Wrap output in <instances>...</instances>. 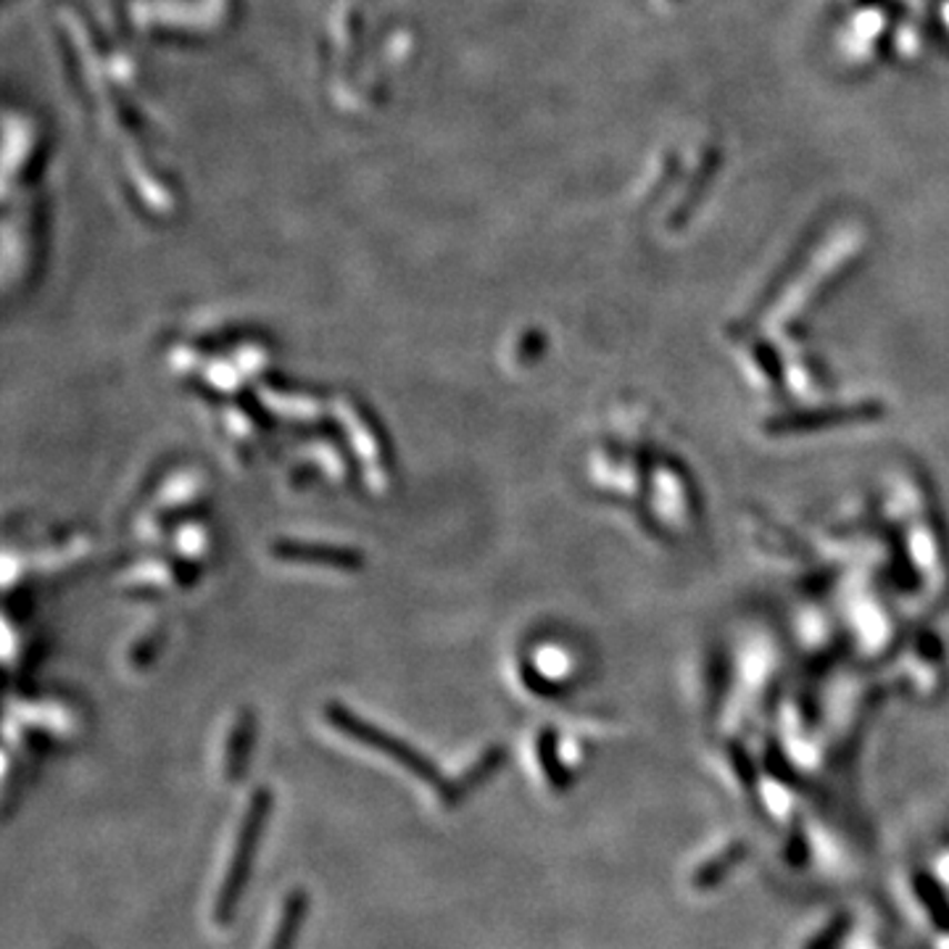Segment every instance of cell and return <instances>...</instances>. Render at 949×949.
Here are the masks:
<instances>
[{
    "label": "cell",
    "instance_id": "cell-2",
    "mask_svg": "<svg viewBox=\"0 0 949 949\" xmlns=\"http://www.w3.org/2000/svg\"><path fill=\"white\" fill-rule=\"evenodd\" d=\"M341 726L346 728L351 736H356V741H364V744H370V747L385 751V755H391L393 759H396V763L404 765L406 770H412L414 776H420L422 780H427V784H433L435 789H441V794L446 791V786H443L441 778H438V770H435L425 757H420L417 751H412L410 747H404V744L396 741V738L377 734V730L362 726V723H346V720H343ZM448 797H452V794H448Z\"/></svg>",
    "mask_w": 949,
    "mask_h": 949
},
{
    "label": "cell",
    "instance_id": "cell-3",
    "mask_svg": "<svg viewBox=\"0 0 949 949\" xmlns=\"http://www.w3.org/2000/svg\"><path fill=\"white\" fill-rule=\"evenodd\" d=\"M306 912H309V895L304 889H293L291 895L285 897L277 928H274V937L266 949H295L301 928H304Z\"/></svg>",
    "mask_w": 949,
    "mask_h": 949
},
{
    "label": "cell",
    "instance_id": "cell-1",
    "mask_svg": "<svg viewBox=\"0 0 949 949\" xmlns=\"http://www.w3.org/2000/svg\"><path fill=\"white\" fill-rule=\"evenodd\" d=\"M270 810H272L270 791L262 789V791L253 794L249 810H245V815H243L241 831H238V841H235V849H232L228 874H224L220 895H216L214 920L220 926H228L230 920L235 918V910H238V905H241L245 886H249L253 862H256L259 844H262Z\"/></svg>",
    "mask_w": 949,
    "mask_h": 949
}]
</instances>
